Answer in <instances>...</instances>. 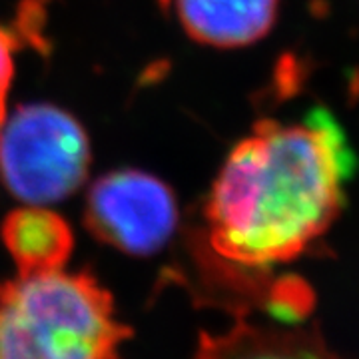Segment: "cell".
Returning <instances> with one entry per match:
<instances>
[{"label":"cell","mask_w":359,"mask_h":359,"mask_svg":"<svg viewBox=\"0 0 359 359\" xmlns=\"http://www.w3.org/2000/svg\"><path fill=\"white\" fill-rule=\"evenodd\" d=\"M353 160L332 114L259 124L228 158L205 205L212 250L236 266L292 262L330 230Z\"/></svg>","instance_id":"cell-1"},{"label":"cell","mask_w":359,"mask_h":359,"mask_svg":"<svg viewBox=\"0 0 359 359\" xmlns=\"http://www.w3.org/2000/svg\"><path fill=\"white\" fill-rule=\"evenodd\" d=\"M184 30L194 40L238 48L259 40L268 32L280 0H174Z\"/></svg>","instance_id":"cell-6"},{"label":"cell","mask_w":359,"mask_h":359,"mask_svg":"<svg viewBox=\"0 0 359 359\" xmlns=\"http://www.w3.org/2000/svg\"><path fill=\"white\" fill-rule=\"evenodd\" d=\"M128 339L90 273L62 268L0 283V359H120Z\"/></svg>","instance_id":"cell-2"},{"label":"cell","mask_w":359,"mask_h":359,"mask_svg":"<svg viewBox=\"0 0 359 359\" xmlns=\"http://www.w3.org/2000/svg\"><path fill=\"white\" fill-rule=\"evenodd\" d=\"M2 240L20 276L62 269L74 248L66 219L39 205L8 214L2 224Z\"/></svg>","instance_id":"cell-7"},{"label":"cell","mask_w":359,"mask_h":359,"mask_svg":"<svg viewBox=\"0 0 359 359\" xmlns=\"http://www.w3.org/2000/svg\"><path fill=\"white\" fill-rule=\"evenodd\" d=\"M88 138L70 114L34 104L0 124V176L22 202L52 204L86 178Z\"/></svg>","instance_id":"cell-3"},{"label":"cell","mask_w":359,"mask_h":359,"mask_svg":"<svg viewBox=\"0 0 359 359\" xmlns=\"http://www.w3.org/2000/svg\"><path fill=\"white\" fill-rule=\"evenodd\" d=\"M194 359H344L311 325L236 320L224 332H202Z\"/></svg>","instance_id":"cell-5"},{"label":"cell","mask_w":359,"mask_h":359,"mask_svg":"<svg viewBox=\"0 0 359 359\" xmlns=\"http://www.w3.org/2000/svg\"><path fill=\"white\" fill-rule=\"evenodd\" d=\"M13 80V42L0 28V124L6 116V94Z\"/></svg>","instance_id":"cell-8"},{"label":"cell","mask_w":359,"mask_h":359,"mask_svg":"<svg viewBox=\"0 0 359 359\" xmlns=\"http://www.w3.org/2000/svg\"><path fill=\"white\" fill-rule=\"evenodd\" d=\"M178 205L164 182L136 170L100 178L86 202L90 231L128 256H150L172 238Z\"/></svg>","instance_id":"cell-4"}]
</instances>
